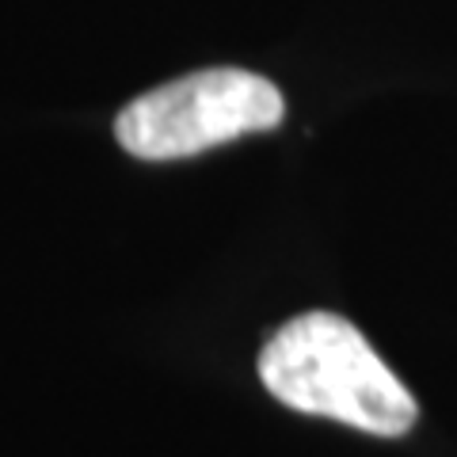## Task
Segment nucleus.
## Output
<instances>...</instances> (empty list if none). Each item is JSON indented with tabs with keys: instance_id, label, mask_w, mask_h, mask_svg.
I'll list each match as a JSON object with an SVG mask.
<instances>
[{
	"instance_id": "f03ea898",
	"label": "nucleus",
	"mask_w": 457,
	"mask_h": 457,
	"mask_svg": "<svg viewBox=\"0 0 457 457\" xmlns=\"http://www.w3.org/2000/svg\"><path fill=\"white\" fill-rule=\"evenodd\" d=\"M282 92L248 69H203L130 99L114 119L119 145L137 161H179L245 134L275 130Z\"/></svg>"
},
{
	"instance_id": "f257e3e1",
	"label": "nucleus",
	"mask_w": 457,
	"mask_h": 457,
	"mask_svg": "<svg viewBox=\"0 0 457 457\" xmlns=\"http://www.w3.org/2000/svg\"><path fill=\"white\" fill-rule=\"evenodd\" d=\"M260 378L286 408L366 435L400 438L420 420V404L404 381L359 328L336 312H302L282 324L260 354Z\"/></svg>"
}]
</instances>
